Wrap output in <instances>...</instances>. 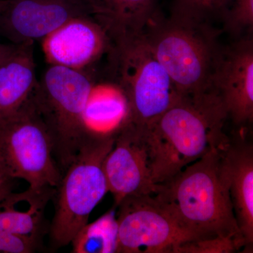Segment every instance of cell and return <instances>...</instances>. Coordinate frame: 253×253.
Listing matches in <instances>:
<instances>
[{
  "label": "cell",
  "instance_id": "6da1fadb",
  "mask_svg": "<svg viewBox=\"0 0 253 253\" xmlns=\"http://www.w3.org/2000/svg\"><path fill=\"white\" fill-rule=\"evenodd\" d=\"M227 111L214 89L180 96L149 126H144L152 161L153 179L162 184L210 151L223 147Z\"/></svg>",
  "mask_w": 253,
  "mask_h": 253
},
{
  "label": "cell",
  "instance_id": "7a4b0ae2",
  "mask_svg": "<svg viewBox=\"0 0 253 253\" xmlns=\"http://www.w3.org/2000/svg\"><path fill=\"white\" fill-rule=\"evenodd\" d=\"M221 148L158 184L153 195L196 240L224 238L245 249L221 164Z\"/></svg>",
  "mask_w": 253,
  "mask_h": 253
},
{
  "label": "cell",
  "instance_id": "3957f363",
  "mask_svg": "<svg viewBox=\"0 0 253 253\" xmlns=\"http://www.w3.org/2000/svg\"><path fill=\"white\" fill-rule=\"evenodd\" d=\"M220 33L212 23L169 14L167 18L158 15L144 36L179 94L196 96L212 89L223 47Z\"/></svg>",
  "mask_w": 253,
  "mask_h": 253
},
{
  "label": "cell",
  "instance_id": "277c9868",
  "mask_svg": "<svg viewBox=\"0 0 253 253\" xmlns=\"http://www.w3.org/2000/svg\"><path fill=\"white\" fill-rule=\"evenodd\" d=\"M116 132L117 129L104 132L89 129L74 159L63 172L55 189V212L49 227L51 244L56 249L71 244L109 192L104 163Z\"/></svg>",
  "mask_w": 253,
  "mask_h": 253
},
{
  "label": "cell",
  "instance_id": "5b68a950",
  "mask_svg": "<svg viewBox=\"0 0 253 253\" xmlns=\"http://www.w3.org/2000/svg\"><path fill=\"white\" fill-rule=\"evenodd\" d=\"M94 86L89 71L49 65L30 96L49 131L62 172L89 130L84 115Z\"/></svg>",
  "mask_w": 253,
  "mask_h": 253
},
{
  "label": "cell",
  "instance_id": "8992f818",
  "mask_svg": "<svg viewBox=\"0 0 253 253\" xmlns=\"http://www.w3.org/2000/svg\"><path fill=\"white\" fill-rule=\"evenodd\" d=\"M107 56L115 83L127 104L125 123L149 126L181 96L144 34L112 40Z\"/></svg>",
  "mask_w": 253,
  "mask_h": 253
},
{
  "label": "cell",
  "instance_id": "52a82bcc",
  "mask_svg": "<svg viewBox=\"0 0 253 253\" xmlns=\"http://www.w3.org/2000/svg\"><path fill=\"white\" fill-rule=\"evenodd\" d=\"M0 158L10 175L26 181L29 189H56L61 181L51 136L30 97L0 125Z\"/></svg>",
  "mask_w": 253,
  "mask_h": 253
},
{
  "label": "cell",
  "instance_id": "ba28073f",
  "mask_svg": "<svg viewBox=\"0 0 253 253\" xmlns=\"http://www.w3.org/2000/svg\"><path fill=\"white\" fill-rule=\"evenodd\" d=\"M117 207L116 253H175L181 244L196 240L154 195L126 198Z\"/></svg>",
  "mask_w": 253,
  "mask_h": 253
},
{
  "label": "cell",
  "instance_id": "9c48e42d",
  "mask_svg": "<svg viewBox=\"0 0 253 253\" xmlns=\"http://www.w3.org/2000/svg\"><path fill=\"white\" fill-rule=\"evenodd\" d=\"M104 170L114 207L130 196L153 195L152 161L144 126L123 123L118 127L112 149L105 159Z\"/></svg>",
  "mask_w": 253,
  "mask_h": 253
},
{
  "label": "cell",
  "instance_id": "30bf717a",
  "mask_svg": "<svg viewBox=\"0 0 253 253\" xmlns=\"http://www.w3.org/2000/svg\"><path fill=\"white\" fill-rule=\"evenodd\" d=\"M86 15H91L86 0L1 1L0 33L14 44L34 43L69 20Z\"/></svg>",
  "mask_w": 253,
  "mask_h": 253
},
{
  "label": "cell",
  "instance_id": "8fae6325",
  "mask_svg": "<svg viewBox=\"0 0 253 253\" xmlns=\"http://www.w3.org/2000/svg\"><path fill=\"white\" fill-rule=\"evenodd\" d=\"M212 89L228 116L239 129L253 121V41L251 34L223 46L214 70Z\"/></svg>",
  "mask_w": 253,
  "mask_h": 253
},
{
  "label": "cell",
  "instance_id": "7c38bea8",
  "mask_svg": "<svg viewBox=\"0 0 253 253\" xmlns=\"http://www.w3.org/2000/svg\"><path fill=\"white\" fill-rule=\"evenodd\" d=\"M42 46L49 65L89 71L109 54L111 40L92 16L86 15L69 20L50 33L42 40Z\"/></svg>",
  "mask_w": 253,
  "mask_h": 253
},
{
  "label": "cell",
  "instance_id": "4fadbf2b",
  "mask_svg": "<svg viewBox=\"0 0 253 253\" xmlns=\"http://www.w3.org/2000/svg\"><path fill=\"white\" fill-rule=\"evenodd\" d=\"M246 129H239L220 149L221 164L245 251H253V145Z\"/></svg>",
  "mask_w": 253,
  "mask_h": 253
},
{
  "label": "cell",
  "instance_id": "5bb4252c",
  "mask_svg": "<svg viewBox=\"0 0 253 253\" xmlns=\"http://www.w3.org/2000/svg\"><path fill=\"white\" fill-rule=\"evenodd\" d=\"M55 189L42 191L26 209H18L26 192L11 193L0 202V253H32L41 246L46 228L44 210Z\"/></svg>",
  "mask_w": 253,
  "mask_h": 253
},
{
  "label": "cell",
  "instance_id": "9a60e30c",
  "mask_svg": "<svg viewBox=\"0 0 253 253\" xmlns=\"http://www.w3.org/2000/svg\"><path fill=\"white\" fill-rule=\"evenodd\" d=\"M33 45L14 44L0 61V125L22 107L36 85Z\"/></svg>",
  "mask_w": 253,
  "mask_h": 253
},
{
  "label": "cell",
  "instance_id": "2e32d148",
  "mask_svg": "<svg viewBox=\"0 0 253 253\" xmlns=\"http://www.w3.org/2000/svg\"><path fill=\"white\" fill-rule=\"evenodd\" d=\"M112 40L143 35L157 17L158 0H86Z\"/></svg>",
  "mask_w": 253,
  "mask_h": 253
},
{
  "label": "cell",
  "instance_id": "e0dca14e",
  "mask_svg": "<svg viewBox=\"0 0 253 253\" xmlns=\"http://www.w3.org/2000/svg\"><path fill=\"white\" fill-rule=\"evenodd\" d=\"M127 111L126 97L116 84L98 90L94 86L84 111V123L93 130L113 131L124 123Z\"/></svg>",
  "mask_w": 253,
  "mask_h": 253
},
{
  "label": "cell",
  "instance_id": "ac0fdd59",
  "mask_svg": "<svg viewBox=\"0 0 253 253\" xmlns=\"http://www.w3.org/2000/svg\"><path fill=\"white\" fill-rule=\"evenodd\" d=\"M115 207L85 224L73 238V253H116L118 225Z\"/></svg>",
  "mask_w": 253,
  "mask_h": 253
},
{
  "label": "cell",
  "instance_id": "d6986e66",
  "mask_svg": "<svg viewBox=\"0 0 253 253\" xmlns=\"http://www.w3.org/2000/svg\"><path fill=\"white\" fill-rule=\"evenodd\" d=\"M169 14L212 23L221 18L231 0H168Z\"/></svg>",
  "mask_w": 253,
  "mask_h": 253
},
{
  "label": "cell",
  "instance_id": "ffe728a7",
  "mask_svg": "<svg viewBox=\"0 0 253 253\" xmlns=\"http://www.w3.org/2000/svg\"><path fill=\"white\" fill-rule=\"evenodd\" d=\"M224 30L239 38L253 28V0H231L222 16Z\"/></svg>",
  "mask_w": 253,
  "mask_h": 253
},
{
  "label": "cell",
  "instance_id": "44dd1931",
  "mask_svg": "<svg viewBox=\"0 0 253 253\" xmlns=\"http://www.w3.org/2000/svg\"><path fill=\"white\" fill-rule=\"evenodd\" d=\"M240 250L234 241L218 237L187 241L181 244L175 253H231Z\"/></svg>",
  "mask_w": 253,
  "mask_h": 253
},
{
  "label": "cell",
  "instance_id": "7402d4cb",
  "mask_svg": "<svg viewBox=\"0 0 253 253\" xmlns=\"http://www.w3.org/2000/svg\"><path fill=\"white\" fill-rule=\"evenodd\" d=\"M14 180L0 158V202L13 192Z\"/></svg>",
  "mask_w": 253,
  "mask_h": 253
},
{
  "label": "cell",
  "instance_id": "603a6c76",
  "mask_svg": "<svg viewBox=\"0 0 253 253\" xmlns=\"http://www.w3.org/2000/svg\"><path fill=\"white\" fill-rule=\"evenodd\" d=\"M14 44H0V61H1L5 56L9 54V51L12 49Z\"/></svg>",
  "mask_w": 253,
  "mask_h": 253
}]
</instances>
